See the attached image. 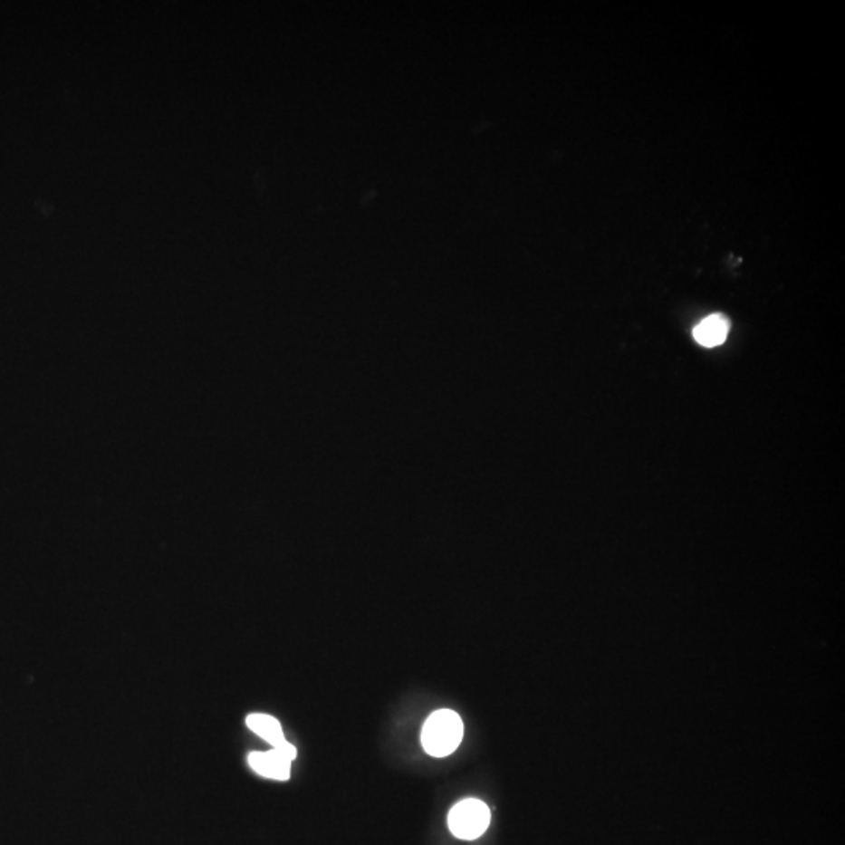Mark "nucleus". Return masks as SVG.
Wrapping results in <instances>:
<instances>
[{
	"label": "nucleus",
	"mask_w": 845,
	"mask_h": 845,
	"mask_svg": "<svg viewBox=\"0 0 845 845\" xmlns=\"http://www.w3.org/2000/svg\"><path fill=\"white\" fill-rule=\"evenodd\" d=\"M464 737V724L455 711L440 709L429 715L421 731V744L426 754L445 758L455 754Z\"/></svg>",
	"instance_id": "nucleus-1"
},
{
	"label": "nucleus",
	"mask_w": 845,
	"mask_h": 845,
	"mask_svg": "<svg viewBox=\"0 0 845 845\" xmlns=\"http://www.w3.org/2000/svg\"><path fill=\"white\" fill-rule=\"evenodd\" d=\"M489 823V806L481 800H462L453 810L449 811V830L459 840H476L481 834L485 833Z\"/></svg>",
	"instance_id": "nucleus-2"
},
{
	"label": "nucleus",
	"mask_w": 845,
	"mask_h": 845,
	"mask_svg": "<svg viewBox=\"0 0 845 845\" xmlns=\"http://www.w3.org/2000/svg\"><path fill=\"white\" fill-rule=\"evenodd\" d=\"M296 758V748L290 742H283L279 747H273L270 752H254L249 754V765L259 775L271 780L287 782L290 778L292 761Z\"/></svg>",
	"instance_id": "nucleus-3"
},
{
	"label": "nucleus",
	"mask_w": 845,
	"mask_h": 845,
	"mask_svg": "<svg viewBox=\"0 0 845 845\" xmlns=\"http://www.w3.org/2000/svg\"><path fill=\"white\" fill-rule=\"evenodd\" d=\"M730 332V320L722 313L705 318L694 328V339L698 345L714 348L724 343Z\"/></svg>",
	"instance_id": "nucleus-4"
},
{
	"label": "nucleus",
	"mask_w": 845,
	"mask_h": 845,
	"mask_svg": "<svg viewBox=\"0 0 845 845\" xmlns=\"http://www.w3.org/2000/svg\"><path fill=\"white\" fill-rule=\"evenodd\" d=\"M247 728L254 731L257 736L271 744L273 747H279L285 742L279 720L266 715V714H251L246 719Z\"/></svg>",
	"instance_id": "nucleus-5"
}]
</instances>
